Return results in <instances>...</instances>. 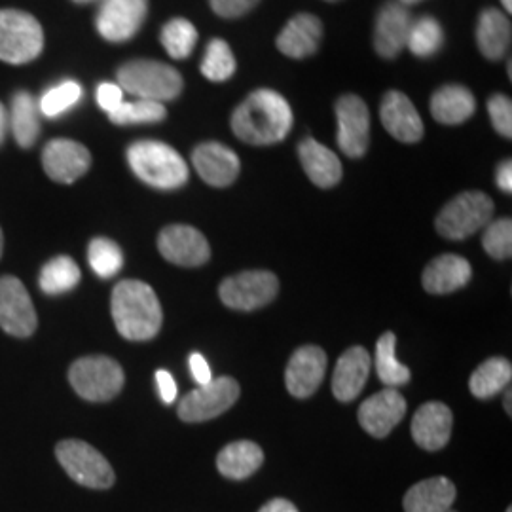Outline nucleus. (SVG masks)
Wrapping results in <instances>:
<instances>
[{
  "label": "nucleus",
  "instance_id": "42",
  "mask_svg": "<svg viewBox=\"0 0 512 512\" xmlns=\"http://www.w3.org/2000/svg\"><path fill=\"white\" fill-rule=\"evenodd\" d=\"M260 0H211L213 12L220 18H241L251 12Z\"/></svg>",
  "mask_w": 512,
  "mask_h": 512
},
{
  "label": "nucleus",
  "instance_id": "26",
  "mask_svg": "<svg viewBox=\"0 0 512 512\" xmlns=\"http://www.w3.org/2000/svg\"><path fill=\"white\" fill-rule=\"evenodd\" d=\"M298 156L311 183L319 188H332L342 179V162L330 148L315 139H304L298 147Z\"/></svg>",
  "mask_w": 512,
  "mask_h": 512
},
{
  "label": "nucleus",
  "instance_id": "39",
  "mask_svg": "<svg viewBox=\"0 0 512 512\" xmlns=\"http://www.w3.org/2000/svg\"><path fill=\"white\" fill-rule=\"evenodd\" d=\"M82 99V86L74 80H65L50 88L38 101V110L46 118H57L73 109Z\"/></svg>",
  "mask_w": 512,
  "mask_h": 512
},
{
  "label": "nucleus",
  "instance_id": "28",
  "mask_svg": "<svg viewBox=\"0 0 512 512\" xmlns=\"http://www.w3.org/2000/svg\"><path fill=\"white\" fill-rule=\"evenodd\" d=\"M264 463L262 448L251 440H238L224 446L217 456V469L230 480H243L255 475Z\"/></svg>",
  "mask_w": 512,
  "mask_h": 512
},
{
  "label": "nucleus",
  "instance_id": "31",
  "mask_svg": "<svg viewBox=\"0 0 512 512\" xmlns=\"http://www.w3.org/2000/svg\"><path fill=\"white\" fill-rule=\"evenodd\" d=\"M512 380V366L503 357H492L476 368L469 380V389L478 399H492L509 387Z\"/></svg>",
  "mask_w": 512,
  "mask_h": 512
},
{
  "label": "nucleus",
  "instance_id": "37",
  "mask_svg": "<svg viewBox=\"0 0 512 512\" xmlns=\"http://www.w3.org/2000/svg\"><path fill=\"white\" fill-rule=\"evenodd\" d=\"M200 69H202V74L207 80L224 82L236 73V57H234L230 46L224 40L215 38L207 44Z\"/></svg>",
  "mask_w": 512,
  "mask_h": 512
},
{
  "label": "nucleus",
  "instance_id": "46",
  "mask_svg": "<svg viewBox=\"0 0 512 512\" xmlns=\"http://www.w3.org/2000/svg\"><path fill=\"white\" fill-rule=\"evenodd\" d=\"M495 179H497V186L503 190V192H507V194H511L512 192V164L511 160H507V162H503V164L499 165V169H497V175H495Z\"/></svg>",
  "mask_w": 512,
  "mask_h": 512
},
{
  "label": "nucleus",
  "instance_id": "7",
  "mask_svg": "<svg viewBox=\"0 0 512 512\" xmlns=\"http://www.w3.org/2000/svg\"><path fill=\"white\" fill-rule=\"evenodd\" d=\"M55 456L67 475L80 486L107 490L114 484L116 476L107 458L84 440H61L55 446Z\"/></svg>",
  "mask_w": 512,
  "mask_h": 512
},
{
  "label": "nucleus",
  "instance_id": "15",
  "mask_svg": "<svg viewBox=\"0 0 512 512\" xmlns=\"http://www.w3.org/2000/svg\"><path fill=\"white\" fill-rule=\"evenodd\" d=\"M42 167L55 183L73 184L92 167V154L71 139H54L42 150Z\"/></svg>",
  "mask_w": 512,
  "mask_h": 512
},
{
  "label": "nucleus",
  "instance_id": "56",
  "mask_svg": "<svg viewBox=\"0 0 512 512\" xmlns=\"http://www.w3.org/2000/svg\"><path fill=\"white\" fill-rule=\"evenodd\" d=\"M448 512H456V511H448Z\"/></svg>",
  "mask_w": 512,
  "mask_h": 512
},
{
  "label": "nucleus",
  "instance_id": "52",
  "mask_svg": "<svg viewBox=\"0 0 512 512\" xmlns=\"http://www.w3.org/2000/svg\"><path fill=\"white\" fill-rule=\"evenodd\" d=\"M76 4H92V2H99V0H74Z\"/></svg>",
  "mask_w": 512,
  "mask_h": 512
},
{
  "label": "nucleus",
  "instance_id": "13",
  "mask_svg": "<svg viewBox=\"0 0 512 512\" xmlns=\"http://www.w3.org/2000/svg\"><path fill=\"white\" fill-rule=\"evenodd\" d=\"M338 147L349 158L365 156L370 143V112L357 95H344L336 103Z\"/></svg>",
  "mask_w": 512,
  "mask_h": 512
},
{
  "label": "nucleus",
  "instance_id": "54",
  "mask_svg": "<svg viewBox=\"0 0 512 512\" xmlns=\"http://www.w3.org/2000/svg\"><path fill=\"white\" fill-rule=\"evenodd\" d=\"M507 512H512V509H511V507H509V509H507Z\"/></svg>",
  "mask_w": 512,
  "mask_h": 512
},
{
  "label": "nucleus",
  "instance_id": "44",
  "mask_svg": "<svg viewBox=\"0 0 512 512\" xmlns=\"http://www.w3.org/2000/svg\"><path fill=\"white\" fill-rule=\"evenodd\" d=\"M188 365H190V372H192V376H194V380H196L198 384H209V382L213 380L209 363H207V359L203 357L202 353H192Z\"/></svg>",
  "mask_w": 512,
  "mask_h": 512
},
{
  "label": "nucleus",
  "instance_id": "5",
  "mask_svg": "<svg viewBox=\"0 0 512 512\" xmlns=\"http://www.w3.org/2000/svg\"><path fill=\"white\" fill-rule=\"evenodd\" d=\"M69 382L82 399L107 403L122 391L126 376L118 361L105 355H90L74 361Z\"/></svg>",
  "mask_w": 512,
  "mask_h": 512
},
{
  "label": "nucleus",
  "instance_id": "24",
  "mask_svg": "<svg viewBox=\"0 0 512 512\" xmlns=\"http://www.w3.org/2000/svg\"><path fill=\"white\" fill-rule=\"evenodd\" d=\"M473 277V268L467 258L458 255H440L423 270V289L431 294H450L465 287Z\"/></svg>",
  "mask_w": 512,
  "mask_h": 512
},
{
  "label": "nucleus",
  "instance_id": "14",
  "mask_svg": "<svg viewBox=\"0 0 512 512\" xmlns=\"http://www.w3.org/2000/svg\"><path fill=\"white\" fill-rule=\"evenodd\" d=\"M158 249L167 262L198 268L211 256V247L200 230L186 224H171L158 236Z\"/></svg>",
  "mask_w": 512,
  "mask_h": 512
},
{
  "label": "nucleus",
  "instance_id": "41",
  "mask_svg": "<svg viewBox=\"0 0 512 512\" xmlns=\"http://www.w3.org/2000/svg\"><path fill=\"white\" fill-rule=\"evenodd\" d=\"M488 114L494 124L495 131L501 137H512V103L507 95H494L488 101Z\"/></svg>",
  "mask_w": 512,
  "mask_h": 512
},
{
  "label": "nucleus",
  "instance_id": "11",
  "mask_svg": "<svg viewBox=\"0 0 512 512\" xmlns=\"http://www.w3.org/2000/svg\"><path fill=\"white\" fill-rule=\"evenodd\" d=\"M37 311L25 285L14 275L0 277V329L16 338H29L37 330Z\"/></svg>",
  "mask_w": 512,
  "mask_h": 512
},
{
  "label": "nucleus",
  "instance_id": "51",
  "mask_svg": "<svg viewBox=\"0 0 512 512\" xmlns=\"http://www.w3.org/2000/svg\"><path fill=\"white\" fill-rule=\"evenodd\" d=\"M501 4L505 6L507 12H512V0H501Z\"/></svg>",
  "mask_w": 512,
  "mask_h": 512
},
{
  "label": "nucleus",
  "instance_id": "49",
  "mask_svg": "<svg viewBox=\"0 0 512 512\" xmlns=\"http://www.w3.org/2000/svg\"><path fill=\"white\" fill-rule=\"evenodd\" d=\"M512 393L511 389H507V393H505V399H503V406H505V410H507V414L512 416Z\"/></svg>",
  "mask_w": 512,
  "mask_h": 512
},
{
  "label": "nucleus",
  "instance_id": "20",
  "mask_svg": "<svg viewBox=\"0 0 512 512\" xmlns=\"http://www.w3.org/2000/svg\"><path fill=\"white\" fill-rule=\"evenodd\" d=\"M192 164L205 183L217 188L234 183L241 169L238 154L215 141L196 147L192 152Z\"/></svg>",
  "mask_w": 512,
  "mask_h": 512
},
{
  "label": "nucleus",
  "instance_id": "22",
  "mask_svg": "<svg viewBox=\"0 0 512 512\" xmlns=\"http://www.w3.org/2000/svg\"><path fill=\"white\" fill-rule=\"evenodd\" d=\"M372 368V359L368 351L361 346L349 348L338 359L332 374V393L338 401L351 403L365 389L368 374Z\"/></svg>",
  "mask_w": 512,
  "mask_h": 512
},
{
  "label": "nucleus",
  "instance_id": "30",
  "mask_svg": "<svg viewBox=\"0 0 512 512\" xmlns=\"http://www.w3.org/2000/svg\"><path fill=\"white\" fill-rule=\"evenodd\" d=\"M8 120L19 147L31 148L37 143L40 135V110L31 93L18 92L12 97Z\"/></svg>",
  "mask_w": 512,
  "mask_h": 512
},
{
  "label": "nucleus",
  "instance_id": "16",
  "mask_svg": "<svg viewBox=\"0 0 512 512\" xmlns=\"http://www.w3.org/2000/svg\"><path fill=\"white\" fill-rule=\"evenodd\" d=\"M406 408L403 395L397 389L387 387L361 404L359 423L368 435L384 439L403 421Z\"/></svg>",
  "mask_w": 512,
  "mask_h": 512
},
{
  "label": "nucleus",
  "instance_id": "17",
  "mask_svg": "<svg viewBox=\"0 0 512 512\" xmlns=\"http://www.w3.org/2000/svg\"><path fill=\"white\" fill-rule=\"evenodd\" d=\"M327 353L317 346L296 349L285 370V384L296 399L311 397L325 378Z\"/></svg>",
  "mask_w": 512,
  "mask_h": 512
},
{
  "label": "nucleus",
  "instance_id": "29",
  "mask_svg": "<svg viewBox=\"0 0 512 512\" xmlns=\"http://www.w3.org/2000/svg\"><path fill=\"white\" fill-rule=\"evenodd\" d=\"M476 99L463 86H444L431 99L433 118L444 126H458L475 114Z\"/></svg>",
  "mask_w": 512,
  "mask_h": 512
},
{
  "label": "nucleus",
  "instance_id": "9",
  "mask_svg": "<svg viewBox=\"0 0 512 512\" xmlns=\"http://www.w3.org/2000/svg\"><path fill=\"white\" fill-rule=\"evenodd\" d=\"M279 293L277 275L272 272H241L220 283V300L230 310L253 311L268 306Z\"/></svg>",
  "mask_w": 512,
  "mask_h": 512
},
{
  "label": "nucleus",
  "instance_id": "10",
  "mask_svg": "<svg viewBox=\"0 0 512 512\" xmlns=\"http://www.w3.org/2000/svg\"><path fill=\"white\" fill-rule=\"evenodd\" d=\"M239 384L222 376L190 391L179 403V418L186 423H200L219 418L238 403Z\"/></svg>",
  "mask_w": 512,
  "mask_h": 512
},
{
  "label": "nucleus",
  "instance_id": "23",
  "mask_svg": "<svg viewBox=\"0 0 512 512\" xmlns=\"http://www.w3.org/2000/svg\"><path fill=\"white\" fill-rule=\"evenodd\" d=\"M323 38V23L313 14L294 16L275 40L279 52L293 59H304L317 52Z\"/></svg>",
  "mask_w": 512,
  "mask_h": 512
},
{
  "label": "nucleus",
  "instance_id": "47",
  "mask_svg": "<svg viewBox=\"0 0 512 512\" xmlns=\"http://www.w3.org/2000/svg\"><path fill=\"white\" fill-rule=\"evenodd\" d=\"M258 512H298V509L287 499H272Z\"/></svg>",
  "mask_w": 512,
  "mask_h": 512
},
{
  "label": "nucleus",
  "instance_id": "1",
  "mask_svg": "<svg viewBox=\"0 0 512 512\" xmlns=\"http://www.w3.org/2000/svg\"><path fill=\"white\" fill-rule=\"evenodd\" d=\"M239 141L255 147L281 143L293 128V110L283 95L274 90L251 93L230 120Z\"/></svg>",
  "mask_w": 512,
  "mask_h": 512
},
{
  "label": "nucleus",
  "instance_id": "3",
  "mask_svg": "<svg viewBox=\"0 0 512 512\" xmlns=\"http://www.w3.org/2000/svg\"><path fill=\"white\" fill-rule=\"evenodd\" d=\"M131 171L148 186L175 190L188 181V165L175 148L160 141H137L128 148Z\"/></svg>",
  "mask_w": 512,
  "mask_h": 512
},
{
  "label": "nucleus",
  "instance_id": "35",
  "mask_svg": "<svg viewBox=\"0 0 512 512\" xmlns=\"http://www.w3.org/2000/svg\"><path fill=\"white\" fill-rule=\"evenodd\" d=\"M162 44L173 59H186L198 44V31L188 19L175 18L162 29Z\"/></svg>",
  "mask_w": 512,
  "mask_h": 512
},
{
  "label": "nucleus",
  "instance_id": "6",
  "mask_svg": "<svg viewBox=\"0 0 512 512\" xmlns=\"http://www.w3.org/2000/svg\"><path fill=\"white\" fill-rule=\"evenodd\" d=\"M44 48V33L37 19L19 10H0V61L25 65Z\"/></svg>",
  "mask_w": 512,
  "mask_h": 512
},
{
  "label": "nucleus",
  "instance_id": "53",
  "mask_svg": "<svg viewBox=\"0 0 512 512\" xmlns=\"http://www.w3.org/2000/svg\"><path fill=\"white\" fill-rule=\"evenodd\" d=\"M2 249H4V236H2V230H0V256H2Z\"/></svg>",
  "mask_w": 512,
  "mask_h": 512
},
{
  "label": "nucleus",
  "instance_id": "48",
  "mask_svg": "<svg viewBox=\"0 0 512 512\" xmlns=\"http://www.w3.org/2000/svg\"><path fill=\"white\" fill-rule=\"evenodd\" d=\"M10 129V120H8V110L0 103V147L6 141V133Z\"/></svg>",
  "mask_w": 512,
  "mask_h": 512
},
{
  "label": "nucleus",
  "instance_id": "18",
  "mask_svg": "<svg viewBox=\"0 0 512 512\" xmlns=\"http://www.w3.org/2000/svg\"><path fill=\"white\" fill-rule=\"evenodd\" d=\"M412 16L408 8L399 2H387L380 10L374 29V48L378 55L393 59L403 52L412 27Z\"/></svg>",
  "mask_w": 512,
  "mask_h": 512
},
{
  "label": "nucleus",
  "instance_id": "40",
  "mask_svg": "<svg viewBox=\"0 0 512 512\" xmlns=\"http://www.w3.org/2000/svg\"><path fill=\"white\" fill-rule=\"evenodd\" d=\"M484 251L492 258L505 260L512 255V222L511 219H499L486 224L482 236Z\"/></svg>",
  "mask_w": 512,
  "mask_h": 512
},
{
  "label": "nucleus",
  "instance_id": "36",
  "mask_svg": "<svg viewBox=\"0 0 512 512\" xmlns=\"http://www.w3.org/2000/svg\"><path fill=\"white\" fill-rule=\"evenodd\" d=\"M167 116L164 103L137 99L133 103H122L114 112H110L109 118L116 126H135V124H158Z\"/></svg>",
  "mask_w": 512,
  "mask_h": 512
},
{
  "label": "nucleus",
  "instance_id": "38",
  "mask_svg": "<svg viewBox=\"0 0 512 512\" xmlns=\"http://www.w3.org/2000/svg\"><path fill=\"white\" fill-rule=\"evenodd\" d=\"M88 262L95 275L109 279L124 268V253L112 239L95 238L88 247Z\"/></svg>",
  "mask_w": 512,
  "mask_h": 512
},
{
  "label": "nucleus",
  "instance_id": "19",
  "mask_svg": "<svg viewBox=\"0 0 512 512\" xmlns=\"http://www.w3.org/2000/svg\"><path fill=\"white\" fill-rule=\"evenodd\" d=\"M454 425V414L444 403L423 404L418 408L412 420V437L414 442L429 452H437L444 448L452 435Z\"/></svg>",
  "mask_w": 512,
  "mask_h": 512
},
{
  "label": "nucleus",
  "instance_id": "27",
  "mask_svg": "<svg viewBox=\"0 0 512 512\" xmlns=\"http://www.w3.org/2000/svg\"><path fill=\"white\" fill-rule=\"evenodd\" d=\"M511 19L495 8H488L480 14L476 23V42L482 55L490 61H497L511 48Z\"/></svg>",
  "mask_w": 512,
  "mask_h": 512
},
{
  "label": "nucleus",
  "instance_id": "2",
  "mask_svg": "<svg viewBox=\"0 0 512 512\" xmlns=\"http://www.w3.org/2000/svg\"><path fill=\"white\" fill-rule=\"evenodd\" d=\"M110 311L116 330L131 342L152 340L162 329L160 300L145 281H120L112 291Z\"/></svg>",
  "mask_w": 512,
  "mask_h": 512
},
{
  "label": "nucleus",
  "instance_id": "33",
  "mask_svg": "<svg viewBox=\"0 0 512 512\" xmlns=\"http://www.w3.org/2000/svg\"><path fill=\"white\" fill-rule=\"evenodd\" d=\"M395 349H397V336L393 332L382 334L376 344V370L380 380L391 389L408 384L412 378L410 368L399 363Z\"/></svg>",
  "mask_w": 512,
  "mask_h": 512
},
{
  "label": "nucleus",
  "instance_id": "55",
  "mask_svg": "<svg viewBox=\"0 0 512 512\" xmlns=\"http://www.w3.org/2000/svg\"><path fill=\"white\" fill-rule=\"evenodd\" d=\"M329 2H336V0H329Z\"/></svg>",
  "mask_w": 512,
  "mask_h": 512
},
{
  "label": "nucleus",
  "instance_id": "43",
  "mask_svg": "<svg viewBox=\"0 0 512 512\" xmlns=\"http://www.w3.org/2000/svg\"><path fill=\"white\" fill-rule=\"evenodd\" d=\"M97 103L101 109L110 114L124 103V90L118 84L103 82L97 88Z\"/></svg>",
  "mask_w": 512,
  "mask_h": 512
},
{
  "label": "nucleus",
  "instance_id": "34",
  "mask_svg": "<svg viewBox=\"0 0 512 512\" xmlns=\"http://www.w3.org/2000/svg\"><path fill=\"white\" fill-rule=\"evenodd\" d=\"M442 44H444V33H442V27L437 19L423 16V18L412 21L410 35L406 42V48L412 54L421 59H427V57L439 54Z\"/></svg>",
  "mask_w": 512,
  "mask_h": 512
},
{
  "label": "nucleus",
  "instance_id": "4",
  "mask_svg": "<svg viewBox=\"0 0 512 512\" xmlns=\"http://www.w3.org/2000/svg\"><path fill=\"white\" fill-rule=\"evenodd\" d=\"M118 86L137 99L165 103L177 99L183 92V76L154 59H133L118 69Z\"/></svg>",
  "mask_w": 512,
  "mask_h": 512
},
{
  "label": "nucleus",
  "instance_id": "8",
  "mask_svg": "<svg viewBox=\"0 0 512 512\" xmlns=\"http://www.w3.org/2000/svg\"><path fill=\"white\" fill-rule=\"evenodd\" d=\"M494 215V202L484 192H463L437 217V230L446 239H465L482 230Z\"/></svg>",
  "mask_w": 512,
  "mask_h": 512
},
{
  "label": "nucleus",
  "instance_id": "12",
  "mask_svg": "<svg viewBox=\"0 0 512 512\" xmlns=\"http://www.w3.org/2000/svg\"><path fill=\"white\" fill-rule=\"evenodd\" d=\"M147 12L148 0H101L95 25L101 37L120 44L139 33Z\"/></svg>",
  "mask_w": 512,
  "mask_h": 512
},
{
  "label": "nucleus",
  "instance_id": "21",
  "mask_svg": "<svg viewBox=\"0 0 512 512\" xmlns=\"http://www.w3.org/2000/svg\"><path fill=\"white\" fill-rule=\"evenodd\" d=\"M380 118L384 128L401 143H418L423 137V120L414 103L401 92H387Z\"/></svg>",
  "mask_w": 512,
  "mask_h": 512
},
{
  "label": "nucleus",
  "instance_id": "50",
  "mask_svg": "<svg viewBox=\"0 0 512 512\" xmlns=\"http://www.w3.org/2000/svg\"><path fill=\"white\" fill-rule=\"evenodd\" d=\"M397 2L408 8V6H412V4H418V2H421V0H397Z\"/></svg>",
  "mask_w": 512,
  "mask_h": 512
},
{
  "label": "nucleus",
  "instance_id": "25",
  "mask_svg": "<svg viewBox=\"0 0 512 512\" xmlns=\"http://www.w3.org/2000/svg\"><path fill=\"white\" fill-rule=\"evenodd\" d=\"M458 490L446 476H433L414 484L404 495L406 512H448L456 501Z\"/></svg>",
  "mask_w": 512,
  "mask_h": 512
},
{
  "label": "nucleus",
  "instance_id": "45",
  "mask_svg": "<svg viewBox=\"0 0 512 512\" xmlns=\"http://www.w3.org/2000/svg\"><path fill=\"white\" fill-rule=\"evenodd\" d=\"M156 384H158V389H160L162 401L165 404L175 403V399H177V384H175L171 372L158 370L156 372Z\"/></svg>",
  "mask_w": 512,
  "mask_h": 512
},
{
  "label": "nucleus",
  "instance_id": "32",
  "mask_svg": "<svg viewBox=\"0 0 512 512\" xmlns=\"http://www.w3.org/2000/svg\"><path fill=\"white\" fill-rule=\"evenodd\" d=\"M80 268L71 256H55L48 264H44L38 285L42 293L57 294L69 293L80 283Z\"/></svg>",
  "mask_w": 512,
  "mask_h": 512
}]
</instances>
